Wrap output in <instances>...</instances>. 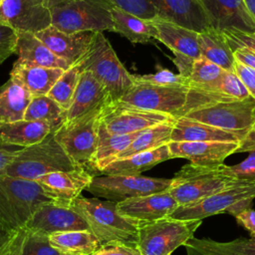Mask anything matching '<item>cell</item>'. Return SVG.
Listing matches in <instances>:
<instances>
[{
    "label": "cell",
    "mask_w": 255,
    "mask_h": 255,
    "mask_svg": "<svg viewBox=\"0 0 255 255\" xmlns=\"http://www.w3.org/2000/svg\"><path fill=\"white\" fill-rule=\"evenodd\" d=\"M69 207L86 221L102 245L121 243L136 247L139 226L122 215L116 202L81 194L71 201Z\"/></svg>",
    "instance_id": "1"
},
{
    "label": "cell",
    "mask_w": 255,
    "mask_h": 255,
    "mask_svg": "<svg viewBox=\"0 0 255 255\" xmlns=\"http://www.w3.org/2000/svg\"><path fill=\"white\" fill-rule=\"evenodd\" d=\"M47 202L57 201L36 181L0 175L1 230L15 233L24 228L33 212Z\"/></svg>",
    "instance_id": "2"
},
{
    "label": "cell",
    "mask_w": 255,
    "mask_h": 255,
    "mask_svg": "<svg viewBox=\"0 0 255 255\" xmlns=\"http://www.w3.org/2000/svg\"><path fill=\"white\" fill-rule=\"evenodd\" d=\"M54 131L50 132L42 141L23 147L2 175L35 181L51 172L79 168L80 166L69 157L57 141Z\"/></svg>",
    "instance_id": "3"
},
{
    "label": "cell",
    "mask_w": 255,
    "mask_h": 255,
    "mask_svg": "<svg viewBox=\"0 0 255 255\" xmlns=\"http://www.w3.org/2000/svg\"><path fill=\"white\" fill-rule=\"evenodd\" d=\"M82 71H89L106 88L113 102L121 99L134 84L132 75L118 58L103 32H96L93 43L77 63Z\"/></svg>",
    "instance_id": "4"
},
{
    "label": "cell",
    "mask_w": 255,
    "mask_h": 255,
    "mask_svg": "<svg viewBox=\"0 0 255 255\" xmlns=\"http://www.w3.org/2000/svg\"><path fill=\"white\" fill-rule=\"evenodd\" d=\"M108 0H66L50 8L54 27L62 32H113Z\"/></svg>",
    "instance_id": "5"
},
{
    "label": "cell",
    "mask_w": 255,
    "mask_h": 255,
    "mask_svg": "<svg viewBox=\"0 0 255 255\" xmlns=\"http://www.w3.org/2000/svg\"><path fill=\"white\" fill-rule=\"evenodd\" d=\"M219 167L220 165L209 167L187 163L171 178L167 191L181 206L196 203L216 192L243 182L223 175Z\"/></svg>",
    "instance_id": "6"
},
{
    "label": "cell",
    "mask_w": 255,
    "mask_h": 255,
    "mask_svg": "<svg viewBox=\"0 0 255 255\" xmlns=\"http://www.w3.org/2000/svg\"><path fill=\"white\" fill-rule=\"evenodd\" d=\"M202 220L166 216L138 227L136 248L142 255H170L193 237Z\"/></svg>",
    "instance_id": "7"
},
{
    "label": "cell",
    "mask_w": 255,
    "mask_h": 255,
    "mask_svg": "<svg viewBox=\"0 0 255 255\" xmlns=\"http://www.w3.org/2000/svg\"><path fill=\"white\" fill-rule=\"evenodd\" d=\"M104 108L93 111L75 121L63 123L55 131V138L80 167L90 169L98 144L99 127Z\"/></svg>",
    "instance_id": "8"
},
{
    "label": "cell",
    "mask_w": 255,
    "mask_h": 255,
    "mask_svg": "<svg viewBox=\"0 0 255 255\" xmlns=\"http://www.w3.org/2000/svg\"><path fill=\"white\" fill-rule=\"evenodd\" d=\"M170 183L171 178L149 177L140 174H102L94 175L86 190L97 197L119 203L127 199L165 191Z\"/></svg>",
    "instance_id": "9"
},
{
    "label": "cell",
    "mask_w": 255,
    "mask_h": 255,
    "mask_svg": "<svg viewBox=\"0 0 255 255\" xmlns=\"http://www.w3.org/2000/svg\"><path fill=\"white\" fill-rule=\"evenodd\" d=\"M255 198V182H241L216 192L196 203L178 206L169 216L181 220H202L218 213L235 216L250 207Z\"/></svg>",
    "instance_id": "10"
},
{
    "label": "cell",
    "mask_w": 255,
    "mask_h": 255,
    "mask_svg": "<svg viewBox=\"0 0 255 255\" xmlns=\"http://www.w3.org/2000/svg\"><path fill=\"white\" fill-rule=\"evenodd\" d=\"M188 87H162L134 82L118 103L177 119L187 99Z\"/></svg>",
    "instance_id": "11"
},
{
    "label": "cell",
    "mask_w": 255,
    "mask_h": 255,
    "mask_svg": "<svg viewBox=\"0 0 255 255\" xmlns=\"http://www.w3.org/2000/svg\"><path fill=\"white\" fill-rule=\"evenodd\" d=\"M183 117L225 130L244 131L255 129V100L218 102L190 111Z\"/></svg>",
    "instance_id": "12"
},
{
    "label": "cell",
    "mask_w": 255,
    "mask_h": 255,
    "mask_svg": "<svg viewBox=\"0 0 255 255\" xmlns=\"http://www.w3.org/2000/svg\"><path fill=\"white\" fill-rule=\"evenodd\" d=\"M169 115L139 110L113 102L102 113L101 123L112 133H132L173 120Z\"/></svg>",
    "instance_id": "13"
},
{
    "label": "cell",
    "mask_w": 255,
    "mask_h": 255,
    "mask_svg": "<svg viewBox=\"0 0 255 255\" xmlns=\"http://www.w3.org/2000/svg\"><path fill=\"white\" fill-rule=\"evenodd\" d=\"M171 141L239 142L243 144L244 151H249L255 147V129L230 131L180 117L174 121Z\"/></svg>",
    "instance_id": "14"
},
{
    "label": "cell",
    "mask_w": 255,
    "mask_h": 255,
    "mask_svg": "<svg viewBox=\"0 0 255 255\" xmlns=\"http://www.w3.org/2000/svg\"><path fill=\"white\" fill-rule=\"evenodd\" d=\"M24 229L44 236L72 230H90L77 212L58 202H47L39 206L26 222Z\"/></svg>",
    "instance_id": "15"
},
{
    "label": "cell",
    "mask_w": 255,
    "mask_h": 255,
    "mask_svg": "<svg viewBox=\"0 0 255 255\" xmlns=\"http://www.w3.org/2000/svg\"><path fill=\"white\" fill-rule=\"evenodd\" d=\"M0 5L7 25L15 31L36 34L52 23L45 0H3Z\"/></svg>",
    "instance_id": "16"
},
{
    "label": "cell",
    "mask_w": 255,
    "mask_h": 255,
    "mask_svg": "<svg viewBox=\"0 0 255 255\" xmlns=\"http://www.w3.org/2000/svg\"><path fill=\"white\" fill-rule=\"evenodd\" d=\"M172 158H186L195 165L219 166L230 154L244 151L239 142L223 141H170L168 143Z\"/></svg>",
    "instance_id": "17"
},
{
    "label": "cell",
    "mask_w": 255,
    "mask_h": 255,
    "mask_svg": "<svg viewBox=\"0 0 255 255\" xmlns=\"http://www.w3.org/2000/svg\"><path fill=\"white\" fill-rule=\"evenodd\" d=\"M178 206L167 190L117 203L120 213L138 226L169 216Z\"/></svg>",
    "instance_id": "18"
},
{
    "label": "cell",
    "mask_w": 255,
    "mask_h": 255,
    "mask_svg": "<svg viewBox=\"0 0 255 255\" xmlns=\"http://www.w3.org/2000/svg\"><path fill=\"white\" fill-rule=\"evenodd\" d=\"M156 18L172 22L197 33L211 27L199 0H148Z\"/></svg>",
    "instance_id": "19"
},
{
    "label": "cell",
    "mask_w": 255,
    "mask_h": 255,
    "mask_svg": "<svg viewBox=\"0 0 255 255\" xmlns=\"http://www.w3.org/2000/svg\"><path fill=\"white\" fill-rule=\"evenodd\" d=\"M35 35L55 55L73 66L89 51L96 32L86 31L68 34L50 25Z\"/></svg>",
    "instance_id": "20"
},
{
    "label": "cell",
    "mask_w": 255,
    "mask_h": 255,
    "mask_svg": "<svg viewBox=\"0 0 255 255\" xmlns=\"http://www.w3.org/2000/svg\"><path fill=\"white\" fill-rule=\"evenodd\" d=\"M94 174L79 167L67 171H55L35 180L57 202L69 206L90 185Z\"/></svg>",
    "instance_id": "21"
},
{
    "label": "cell",
    "mask_w": 255,
    "mask_h": 255,
    "mask_svg": "<svg viewBox=\"0 0 255 255\" xmlns=\"http://www.w3.org/2000/svg\"><path fill=\"white\" fill-rule=\"evenodd\" d=\"M212 28L223 31L234 28L255 31V21L247 11L243 0H199Z\"/></svg>",
    "instance_id": "22"
},
{
    "label": "cell",
    "mask_w": 255,
    "mask_h": 255,
    "mask_svg": "<svg viewBox=\"0 0 255 255\" xmlns=\"http://www.w3.org/2000/svg\"><path fill=\"white\" fill-rule=\"evenodd\" d=\"M113 103L106 88L89 71H82L70 108L64 123L75 121L93 111Z\"/></svg>",
    "instance_id": "23"
},
{
    "label": "cell",
    "mask_w": 255,
    "mask_h": 255,
    "mask_svg": "<svg viewBox=\"0 0 255 255\" xmlns=\"http://www.w3.org/2000/svg\"><path fill=\"white\" fill-rule=\"evenodd\" d=\"M152 22L156 28L155 39L163 43L173 54L184 55L193 60L201 57L197 32L158 18H154Z\"/></svg>",
    "instance_id": "24"
},
{
    "label": "cell",
    "mask_w": 255,
    "mask_h": 255,
    "mask_svg": "<svg viewBox=\"0 0 255 255\" xmlns=\"http://www.w3.org/2000/svg\"><path fill=\"white\" fill-rule=\"evenodd\" d=\"M15 54L18 61L49 68H60L67 70L71 67L65 60L55 55L34 33L17 31V42Z\"/></svg>",
    "instance_id": "25"
},
{
    "label": "cell",
    "mask_w": 255,
    "mask_h": 255,
    "mask_svg": "<svg viewBox=\"0 0 255 255\" xmlns=\"http://www.w3.org/2000/svg\"><path fill=\"white\" fill-rule=\"evenodd\" d=\"M65 70L25 64L16 60L10 71V77L17 79L30 92L32 97L48 95L54 84Z\"/></svg>",
    "instance_id": "26"
},
{
    "label": "cell",
    "mask_w": 255,
    "mask_h": 255,
    "mask_svg": "<svg viewBox=\"0 0 255 255\" xmlns=\"http://www.w3.org/2000/svg\"><path fill=\"white\" fill-rule=\"evenodd\" d=\"M57 128L44 121H19L0 125V139L14 145L27 147L42 141Z\"/></svg>",
    "instance_id": "27"
},
{
    "label": "cell",
    "mask_w": 255,
    "mask_h": 255,
    "mask_svg": "<svg viewBox=\"0 0 255 255\" xmlns=\"http://www.w3.org/2000/svg\"><path fill=\"white\" fill-rule=\"evenodd\" d=\"M32 95L17 79L10 77L0 86V125L24 120Z\"/></svg>",
    "instance_id": "28"
},
{
    "label": "cell",
    "mask_w": 255,
    "mask_h": 255,
    "mask_svg": "<svg viewBox=\"0 0 255 255\" xmlns=\"http://www.w3.org/2000/svg\"><path fill=\"white\" fill-rule=\"evenodd\" d=\"M171 158L172 155L167 143L151 150L135 153L126 158L114 160L101 171V174L136 175L140 174L142 171L150 169L162 161Z\"/></svg>",
    "instance_id": "29"
},
{
    "label": "cell",
    "mask_w": 255,
    "mask_h": 255,
    "mask_svg": "<svg viewBox=\"0 0 255 255\" xmlns=\"http://www.w3.org/2000/svg\"><path fill=\"white\" fill-rule=\"evenodd\" d=\"M139 132L140 131L125 134L112 133L100 123L97 149L90 169L101 173L107 165L113 162L116 157L133 141Z\"/></svg>",
    "instance_id": "30"
},
{
    "label": "cell",
    "mask_w": 255,
    "mask_h": 255,
    "mask_svg": "<svg viewBox=\"0 0 255 255\" xmlns=\"http://www.w3.org/2000/svg\"><path fill=\"white\" fill-rule=\"evenodd\" d=\"M110 11L113 18V32L119 33L131 43H146L155 39L156 28L152 20H145L126 12L111 4Z\"/></svg>",
    "instance_id": "31"
},
{
    "label": "cell",
    "mask_w": 255,
    "mask_h": 255,
    "mask_svg": "<svg viewBox=\"0 0 255 255\" xmlns=\"http://www.w3.org/2000/svg\"><path fill=\"white\" fill-rule=\"evenodd\" d=\"M201 57L216 64L224 71L233 72L234 55L222 31L209 27L197 36Z\"/></svg>",
    "instance_id": "32"
},
{
    "label": "cell",
    "mask_w": 255,
    "mask_h": 255,
    "mask_svg": "<svg viewBox=\"0 0 255 255\" xmlns=\"http://www.w3.org/2000/svg\"><path fill=\"white\" fill-rule=\"evenodd\" d=\"M188 255H255V238H239L228 242L190 238L183 245Z\"/></svg>",
    "instance_id": "33"
},
{
    "label": "cell",
    "mask_w": 255,
    "mask_h": 255,
    "mask_svg": "<svg viewBox=\"0 0 255 255\" xmlns=\"http://www.w3.org/2000/svg\"><path fill=\"white\" fill-rule=\"evenodd\" d=\"M49 243L62 255H93L102 244L90 230H72L48 236Z\"/></svg>",
    "instance_id": "34"
},
{
    "label": "cell",
    "mask_w": 255,
    "mask_h": 255,
    "mask_svg": "<svg viewBox=\"0 0 255 255\" xmlns=\"http://www.w3.org/2000/svg\"><path fill=\"white\" fill-rule=\"evenodd\" d=\"M174 121L175 119L141 130L133 141L124 151H122L115 160L126 158L135 153L151 150L169 143L171 141V132Z\"/></svg>",
    "instance_id": "35"
},
{
    "label": "cell",
    "mask_w": 255,
    "mask_h": 255,
    "mask_svg": "<svg viewBox=\"0 0 255 255\" xmlns=\"http://www.w3.org/2000/svg\"><path fill=\"white\" fill-rule=\"evenodd\" d=\"M66 111L48 95L32 97L25 115V121H44L57 128L64 123Z\"/></svg>",
    "instance_id": "36"
},
{
    "label": "cell",
    "mask_w": 255,
    "mask_h": 255,
    "mask_svg": "<svg viewBox=\"0 0 255 255\" xmlns=\"http://www.w3.org/2000/svg\"><path fill=\"white\" fill-rule=\"evenodd\" d=\"M224 73L225 71L222 68L205 58L200 57L193 63L191 73L188 77V87L216 91Z\"/></svg>",
    "instance_id": "37"
},
{
    "label": "cell",
    "mask_w": 255,
    "mask_h": 255,
    "mask_svg": "<svg viewBox=\"0 0 255 255\" xmlns=\"http://www.w3.org/2000/svg\"><path fill=\"white\" fill-rule=\"evenodd\" d=\"M81 73L82 69L78 64L71 66L64 71L48 93V96L58 103L66 112L73 102Z\"/></svg>",
    "instance_id": "38"
},
{
    "label": "cell",
    "mask_w": 255,
    "mask_h": 255,
    "mask_svg": "<svg viewBox=\"0 0 255 255\" xmlns=\"http://www.w3.org/2000/svg\"><path fill=\"white\" fill-rule=\"evenodd\" d=\"M248 156L234 165H220V172L234 180L255 182V147L248 151Z\"/></svg>",
    "instance_id": "39"
},
{
    "label": "cell",
    "mask_w": 255,
    "mask_h": 255,
    "mask_svg": "<svg viewBox=\"0 0 255 255\" xmlns=\"http://www.w3.org/2000/svg\"><path fill=\"white\" fill-rule=\"evenodd\" d=\"M133 82L145 83L162 87H188L189 81L187 78L179 74H174L167 69H161L154 74L147 75H132Z\"/></svg>",
    "instance_id": "40"
},
{
    "label": "cell",
    "mask_w": 255,
    "mask_h": 255,
    "mask_svg": "<svg viewBox=\"0 0 255 255\" xmlns=\"http://www.w3.org/2000/svg\"><path fill=\"white\" fill-rule=\"evenodd\" d=\"M216 91L235 100H245L250 98L247 89L234 72L225 71Z\"/></svg>",
    "instance_id": "41"
},
{
    "label": "cell",
    "mask_w": 255,
    "mask_h": 255,
    "mask_svg": "<svg viewBox=\"0 0 255 255\" xmlns=\"http://www.w3.org/2000/svg\"><path fill=\"white\" fill-rule=\"evenodd\" d=\"M22 255H62V254L49 243L48 236L27 231L24 245H23Z\"/></svg>",
    "instance_id": "42"
},
{
    "label": "cell",
    "mask_w": 255,
    "mask_h": 255,
    "mask_svg": "<svg viewBox=\"0 0 255 255\" xmlns=\"http://www.w3.org/2000/svg\"><path fill=\"white\" fill-rule=\"evenodd\" d=\"M112 5L145 20L156 18V12L148 0H108Z\"/></svg>",
    "instance_id": "43"
},
{
    "label": "cell",
    "mask_w": 255,
    "mask_h": 255,
    "mask_svg": "<svg viewBox=\"0 0 255 255\" xmlns=\"http://www.w3.org/2000/svg\"><path fill=\"white\" fill-rule=\"evenodd\" d=\"M230 48L234 51L238 47H245L255 52V31L246 32L234 28H228L222 31Z\"/></svg>",
    "instance_id": "44"
},
{
    "label": "cell",
    "mask_w": 255,
    "mask_h": 255,
    "mask_svg": "<svg viewBox=\"0 0 255 255\" xmlns=\"http://www.w3.org/2000/svg\"><path fill=\"white\" fill-rule=\"evenodd\" d=\"M17 31L9 25L0 24V64L15 54Z\"/></svg>",
    "instance_id": "45"
},
{
    "label": "cell",
    "mask_w": 255,
    "mask_h": 255,
    "mask_svg": "<svg viewBox=\"0 0 255 255\" xmlns=\"http://www.w3.org/2000/svg\"><path fill=\"white\" fill-rule=\"evenodd\" d=\"M233 72L241 80L251 98L255 100V70L235 60Z\"/></svg>",
    "instance_id": "46"
},
{
    "label": "cell",
    "mask_w": 255,
    "mask_h": 255,
    "mask_svg": "<svg viewBox=\"0 0 255 255\" xmlns=\"http://www.w3.org/2000/svg\"><path fill=\"white\" fill-rule=\"evenodd\" d=\"M26 233L27 231L24 228L16 231L0 249V255H22Z\"/></svg>",
    "instance_id": "47"
},
{
    "label": "cell",
    "mask_w": 255,
    "mask_h": 255,
    "mask_svg": "<svg viewBox=\"0 0 255 255\" xmlns=\"http://www.w3.org/2000/svg\"><path fill=\"white\" fill-rule=\"evenodd\" d=\"M93 255H142L136 247L121 243L102 245Z\"/></svg>",
    "instance_id": "48"
},
{
    "label": "cell",
    "mask_w": 255,
    "mask_h": 255,
    "mask_svg": "<svg viewBox=\"0 0 255 255\" xmlns=\"http://www.w3.org/2000/svg\"><path fill=\"white\" fill-rule=\"evenodd\" d=\"M22 148L21 146L10 144L0 139V175H2L3 171Z\"/></svg>",
    "instance_id": "49"
},
{
    "label": "cell",
    "mask_w": 255,
    "mask_h": 255,
    "mask_svg": "<svg viewBox=\"0 0 255 255\" xmlns=\"http://www.w3.org/2000/svg\"><path fill=\"white\" fill-rule=\"evenodd\" d=\"M234 217L250 233L251 237L255 238V210L248 207L237 213Z\"/></svg>",
    "instance_id": "50"
},
{
    "label": "cell",
    "mask_w": 255,
    "mask_h": 255,
    "mask_svg": "<svg viewBox=\"0 0 255 255\" xmlns=\"http://www.w3.org/2000/svg\"><path fill=\"white\" fill-rule=\"evenodd\" d=\"M233 55L236 61L255 70V52L245 47H238L233 51Z\"/></svg>",
    "instance_id": "51"
},
{
    "label": "cell",
    "mask_w": 255,
    "mask_h": 255,
    "mask_svg": "<svg viewBox=\"0 0 255 255\" xmlns=\"http://www.w3.org/2000/svg\"><path fill=\"white\" fill-rule=\"evenodd\" d=\"M173 55H174V58L172 61L178 69V72H179L178 74L181 75L182 77L188 79L195 60H193L189 57H186L184 55H180V54H173Z\"/></svg>",
    "instance_id": "52"
},
{
    "label": "cell",
    "mask_w": 255,
    "mask_h": 255,
    "mask_svg": "<svg viewBox=\"0 0 255 255\" xmlns=\"http://www.w3.org/2000/svg\"><path fill=\"white\" fill-rule=\"evenodd\" d=\"M243 3L245 5L247 11L249 12L251 17L255 21V0H243Z\"/></svg>",
    "instance_id": "53"
},
{
    "label": "cell",
    "mask_w": 255,
    "mask_h": 255,
    "mask_svg": "<svg viewBox=\"0 0 255 255\" xmlns=\"http://www.w3.org/2000/svg\"><path fill=\"white\" fill-rule=\"evenodd\" d=\"M14 233H8V232H5L0 229V249L8 242V240L11 238V236Z\"/></svg>",
    "instance_id": "54"
},
{
    "label": "cell",
    "mask_w": 255,
    "mask_h": 255,
    "mask_svg": "<svg viewBox=\"0 0 255 255\" xmlns=\"http://www.w3.org/2000/svg\"><path fill=\"white\" fill-rule=\"evenodd\" d=\"M45 1H46L47 5L49 6V8H51V7H53V6H55V5L59 4V3H61V2H63V1H66V0H45Z\"/></svg>",
    "instance_id": "55"
},
{
    "label": "cell",
    "mask_w": 255,
    "mask_h": 255,
    "mask_svg": "<svg viewBox=\"0 0 255 255\" xmlns=\"http://www.w3.org/2000/svg\"><path fill=\"white\" fill-rule=\"evenodd\" d=\"M0 24H6V21L4 19V16H3V12H2V9H1V5H0Z\"/></svg>",
    "instance_id": "56"
},
{
    "label": "cell",
    "mask_w": 255,
    "mask_h": 255,
    "mask_svg": "<svg viewBox=\"0 0 255 255\" xmlns=\"http://www.w3.org/2000/svg\"><path fill=\"white\" fill-rule=\"evenodd\" d=\"M2 1H3V0H0V3H1V2H2Z\"/></svg>",
    "instance_id": "57"
}]
</instances>
